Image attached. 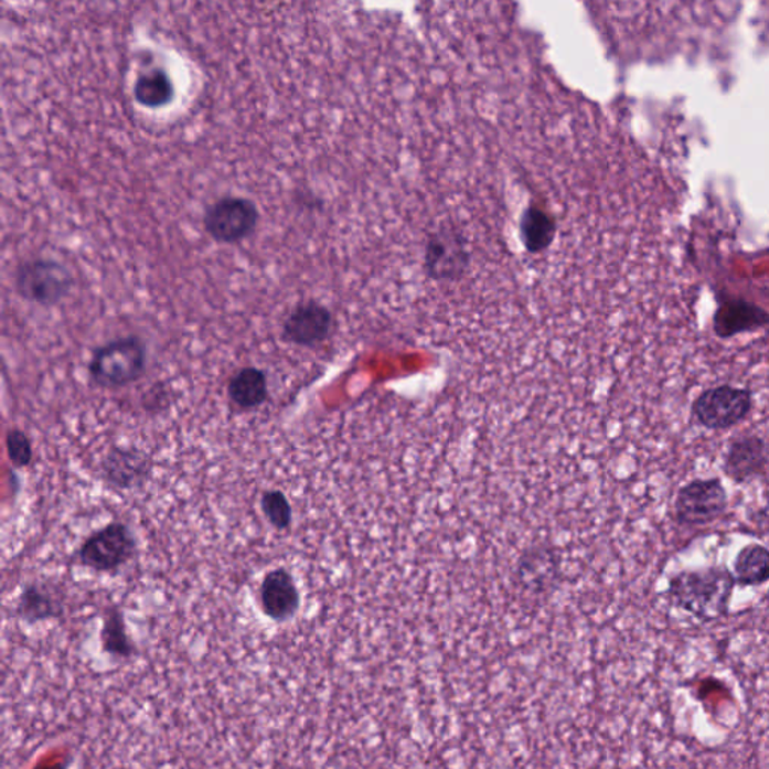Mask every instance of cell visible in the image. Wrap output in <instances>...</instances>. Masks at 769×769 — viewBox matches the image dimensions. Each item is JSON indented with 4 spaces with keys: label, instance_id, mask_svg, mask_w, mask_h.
Wrapping results in <instances>:
<instances>
[{
    "label": "cell",
    "instance_id": "obj_1",
    "mask_svg": "<svg viewBox=\"0 0 769 769\" xmlns=\"http://www.w3.org/2000/svg\"><path fill=\"white\" fill-rule=\"evenodd\" d=\"M737 585L729 568L706 567L677 573L669 580L667 597L677 609L702 622H714L729 613Z\"/></svg>",
    "mask_w": 769,
    "mask_h": 769
},
{
    "label": "cell",
    "instance_id": "obj_2",
    "mask_svg": "<svg viewBox=\"0 0 769 769\" xmlns=\"http://www.w3.org/2000/svg\"><path fill=\"white\" fill-rule=\"evenodd\" d=\"M147 367V349L137 337H125L97 349L89 364L90 377L103 388H120L140 380Z\"/></svg>",
    "mask_w": 769,
    "mask_h": 769
},
{
    "label": "cell",
    "instance_id": "obj_3",
    "mask_svg": "<svg viewBox=\"0 0 769 769\" xmlns=\"http://www.w3.org/2000/svg\"><path fill=\"white\" fill-rule=\"evenodd\" d=\"M729 509L720 478H697L677 490L673 517L677 525L699 527L717 522Z\"/></svg>",
    "mask_w": 769,
    "mask_h": 769
},
{
    "label": "cell",
    "instance_id": "obj_4",
    "mask_svg": "<svg viewBox=\"0 0 769 769\" xmlns=\"http://www.w3.org/2000/svg\"><path fill=\"white\" fill-rule=\"evenodd\" d=\"M754 409V398L746 388L734 385L714 386L704 391L693 405L699 426L708 430H729L738 426Z\"/></svg>",
    "mask_w": 769,
    "mask_h": 769
},
{
    "label": "cell",
    "instance_id": "obj_5",
    "mask_svg": "<svg viewBox=\"0 0 769 769\" xmlns=\"http://www.w3.org/2000/svg\"><path fill=\"white\" fill-rule=\"evenodd\" d=\"M135 534L125 523L114 522L95 532L82 544L78 563L94 572H115L135 556Z\"/></svg>",
    "mask_w": 769,
    "mask_h": 769
},
{
    "label": "cell",
    "instance_id": "obj_6",
    "mask_svg": "<svg viewBox=\"0 0 769 769\" xmlns=\"http://www.w3.org/2000/svg\"><path fill=\"white\" fill-rule=\"evenodd\" d=\"M73 278L55 260H33L20 266L15 276L17 292L28 301L55 306L70 293Z\"/></svg>",
    "mask_w": 769,
    "mask_h": 769
},
{
    "label": "cell",
    "instance_id": "obj_7",
    "mask_svg": "<svg viewBox=\"0 0 769 769\" xmlns=\"http://www.w3.org/2000/svg\"><path fill=\"white\" fill-rule=\"evenodd\" d=\"M259 223L255 203L244 197H222L205 212L206 234L217 243L235 244L248 238Z\"/></svg>",
    "mask_w": 769,
    "mask_h": 769
},
{
    "label": "cell",
    "instance_id": "obj_8",
    "mask_svg": "<svg viewBox=\"0 0 769 769\" xmlns=\"http://www.w3.org/2000/svg\"><path fill=\"white\" fill-rule=\"evenodd\" d=\"M334 316L318 301L303 302L289 314L282 325V339L297 346L314 348L330 339Z\"/></svg>",
    "mask_w": 769,
    "mask_h": 769
},
{
    "label": "cell",
    "instance_id": "obj_9",
    "mask_svg": "<svg viewBox=\"0 0 769 769\" xmlns=\"http://www.w3.org/2000/svg\"><path fill=\"white\" fill-rule=\"evenodd\" d=\"M723 469L737 484H746L763 477L769 469L768 444L759 436H741L731 440Z\"/></svg>",
    "mask_w": 769,
    "mask_h": 769
},
{
    "label": "cell",
    "instance_id": "obj_10",
    "mask_svg": "<svg viewBox=\"0 0 769 769\" xmlns=\"http://www.w3.org/2000/svg\"><path fill=\"white\" fill-rule=\"evenodd\" d=\"M261 609L276 622H286L298 613L301 606L298 586L286 568H277L265 576L260 586Z\"/></svg>",
    "mask_w": 769,
    "mask_h": 769
},
{
    "label": "cell",
    "instance_id": "obj_11",
    "mask_svg": "<svg viewBox=\"0 0 769 769\" xmlns=\"http://www.w3.org/2000/svg\"><path fill=\"white\" fill-rule=\"evenodd\" d=\"M19 617L28 623L50 621L64 613V598L49 584H31L23 589L17 606Z\"/></svg>",
    "mask_w": 769,
    "mask_h": 769
},
{
    "label": "cell",
    "instance_id": "obj_12",
    "mask_svg": "<svg viewBox=\"0 0 769 769\" xmlns=\"http://www.w3.org/2000/svg\"><path fill=\"white\" fill-rule=\"evenodd\" d=\"M148 471L145 456L130 450H115L103 464L104 480L120 490H130L141 484Z\"/></svg>",
    "mask_w": 769,
    "mask_h": 769
},
{
    "label": "cell",
    "instance_id": "obj_13",
    "mask_svg": "<svg viewBox=\"0 0 769 769\" xmlns=\"http://www.w3.org/2000/svg\"><path fill=\"white\" fill-rule=\"evenodd\" d=\"M227 394L234 405L241 409H256L268 398V382L259 369L241 370L228 382Z\"/></svg>",
    "mask_w": 769,
    "mask_h": 769
},
{
    "label": "cell",
    "instance_id": "obj_14",
    "mask_svg": "<svg viewBox=\"0 0 769 769\" xmlns=\"http://www.w3.org/2000/svg\"><path fill=\"white\" fill-rule=\"evenodd\" d=\"M734 576L739 586H760L769 581V548L763 544H747L734 560Z\"/></svg>",
    "mask_w": 769,
    "mask_h": 769
},
{
    "label": "cell",
    "instance_id": "obj_15",
    "mask_svg": "<svg viewBox=\"0 0 769 769\" xmlns=\"http://www.w3.org/2000/svg\"><path fill=\"white\" fill-rule=\"evenodd\" d=\"M102 643L104 652L116 659H131L136 654V645L127 633V623L118 607H111L104 615Z\"/></svg>",
    "mask_w": 769,
    "mask_h": 769
},
{
    "label": "cell",
    "instance_id": "obj_16",
    "mask_svg": "<svg viewBox=\"0 0 769 769\" xmlns=\"http://www.w3.org/2000/svg\"><path fill=\"white\" fill-rule=\"evenodd\" d=\"M265 517L278 531L289 530L292 525L293 511L286 494L280 490H266L260 498Z\"/></svg>",
    "mask_w": 769,
    "mask_h": 769
},
{
    "label": "cell",
    "instance_id": "obj_17",
    "mask_svg": "<svg viewBox=\"0 0 769 769\" xmlns=\"http://www.w3.org/2000/svg\"><path fill=\"white\" fill-rule=\"evenodd\" d=\"M7 452L15 468L29 467L33 450L31 440L20 430H11L7 436Z\"/></svg>",
    "mask_w": 769,
    "mask_h": 769
},
{
    "label": "cell",
    "instance_id": "obj_18",
    "mask_svg": "<svg viewBox=\"0 0 769 769\" xmlns=\"http://www.w3.org/2000/svg\"><path fill=\"white\" fill-rule=\"evenodd\" d=\"M751 522L755 523L760 535L769 538V499L767 504L755 511V514L751 515Z\"/></svg>",
    "mask_w": 769,
    "mask_h": 769
}]
</instances>
